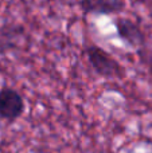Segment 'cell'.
<instances>
[{
	"label": "cell",
	"instance_id": "6da1fadb",
	"mask_svg": "<svg viewBox=\"0 0 152 153\" xmlns=\"http://www.w3.org/2000/svg\"><path fill=\"white\" fill-rule=\"evenodd\" d=\"M85 55L90 67L98 76L105 79H123L125 76V67L108 51L97 45L85 47Z\"/></svg>",
	"mask_w": 152,
	"mask_h": 153
},
{
	"label": "cell",
	"instance_id": "7a4b0ae2",
	"mask_svg": "<svg viewBox=\"0 0 152 153\" xmlns=\"http://www.w3.org/2000/svg\"><path fill=\"white\" fill-rule=\"evenodd\" d=\"M26 110L24 98L18 90L10 86L0 87V118L15 122Z\"/></svg>",
	"mask_w": 152,
	"mask_h": 153
},
{
	"label": "cell",
	"instance_id": "3957f363",
	"mask_svg": "<svg viewBox=\"0 0 152 153\" xmlns=\"http://www.w3.org/2000/svg\"><path fill=\"white\" fill-rule=\"evenodd\" d=\"M118 38L132 48H140L145 43V35L140 26L129 18H116L113 20Z\"/></svg>",
	"mask_w": 152,
	"mask_h": 153
},
{
	"label": "cell",
	"instance_id": "277c9868",
	"mask_svg": "<svg viewBox=\"0 0 152 153\" xmlns=\"http://www.w3.org/2000/svg\"><path fill=\"white\" fill-rule=\"evenodd\" d=\"M26 36V28L16 23H5L0 26V54L11 53L22 47Z\"/></svg>",
	"mask_w": 152,
	"mask_h": 153
},
{
	"label": "cell",
	"instance_id": "5b68a950",
	"mask_svg": "<svg viewBox=\"0 0 152 153\" xmlns=\"http://www.w3.org/2000/svg\"><path fill=\"white\" fill-rule=\"evenodd\" d=\"M83 13L116 15L125 10V0H78Z\"/></svg>",
	"mask_w": 152,
	"mask_h": 153
},
{
	"label": "cell",
	"instance_id": "8992f818",
	"mask_svg": "<svg viewBox=\"0 0 152 153\" xmlns=\"http://www.w3.org/2000/svg\"><path fill=\"white\" fill-rule=\"evenodd\" d=\"M0 8H1V3H0Z\"/></svg>",
	"mask_w": 152,
	"mask_h": 153
}]
</instances>
